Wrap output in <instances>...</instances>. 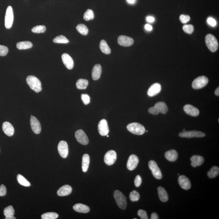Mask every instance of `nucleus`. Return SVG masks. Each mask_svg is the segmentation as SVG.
Listing matches in <instances>:
<instances>
[{"label":"nucleus","mask_w":219,"mask_h":219,"mask_svg":"<svg viewBox=\"0 0 219 219\" xmlns=\"http://www.w3.org/2000/svg\"><path fill=\"white\" fill-rule=\"evenodd\" d=\"M27 82L31 89L36 93L40 92L42 90L41 82L34 76H28L27 78Z\"/></svg>","instance_id":"obj_1"},{"label":"nucleus","mask_w":219,"mask_h":219,"mask_svg":"<svg viewBox=\"0 0 219 219\" xmlns=\"http://www.w3.org/2000/svg\"><path fill=\"white\" fill-rule=\"evenodd\" d=\"M205 43L207 47L212 52H216L218 48V43L216 38L213 34H208L205 37Z\"/></svg>","instance_id":"obj_2"},{"label":"nucleus","mask_w":219,"mask_h":219,"mask_svg":"<svg viewBox=\"0 0 219 219\" xmlns=\"http://www.w3.org/2000/svg\"><path fill=\"white\" fill-rule=\"evenodd\" d=\"M127 128L130 132L136 135H142L145 132V127L138 123H129L127 125Z\"/></svg>","instance_id":"obj_3"},{"label":"nucleus","mask_w":219,"mask_h":219,"mask_svg":"<svg viewBox=\"0 0 219 219\" xmlns=\"http://www.w3.org/2000/svg\"><path fill=\"white\" fill-rule=\"evenodd\" d=\"M114 196L119 208L121 209H125L127 207L126 198L122 192L119 190H116L114 192Z\"/></svg>","instance_id":"obj_4"},{"label":"nucleus","mask_w":219,"mask_h":219,"mask_svg":"<svg viewBox=\"0 0 219 219\" xmlns=\"http://www.w3.org/2000/svg\"><path fill=\"white\" fill-rule=\"evenodd\" d=\"M209 82V80L205 76H201L194 80L192 82V87L193 89H199L206 86Z\"/></svg>","instance_id":"obj_5"},{"label":"nucleus","mask_w":219,"mask_h":219,"mask_svg":"<svg viewBox=\"0 0 219 219\" xmlns=\"http://www.w3.org/2000/svg\"><path fill=\"white\" fill-rule=\"evenodd\" d=\"M14 15L12 8L9 6L7 8L6 11L5 25L6 28L9 29L12 26L14 22Z\"/></svg>","instance_id":"obj_6"},{"label":"nucleus","mask_w":219,"mask_h":219,"mask_svg":"<svg viewBox=\"0 0 219 219\" xmlns=\"http://www.w3.org/2000/svg\"><path fill=\"white\" fill-rule=\"evenodd\" d=\"M149 167L155 178L158 179H161L162 177L161 171L155 161L152 160L150 161L149 162Z\"/></svg>","instance_id":"obj_7"},{"label":"nucleus","mask_w":219,"mask_h":219,"mask_svg":"<svg viewBox=\"0 0 219 219\" xmlns=\"http://www.w3.org/2000/svg\"><path fill=\"white\" fill-rule=\"evenodd\" d=\"M179 136L182 138H192L194 137L201 138L205 136V134L202 132L197 131H183L179 133Z\"/></svg>","instance_id":"obj_8"},{"label":"nucleus","mask_w":219,"mask_h":219,"mask_svg":"<svg viewBox=\"0 0 219 219\" xmlns=\"http://www.w3.org/2000/svg\"><path fill=\"white\" fill-rule=\"evenodd\" d=\"M117 156L116 152L114 150L108 151L104 156V161L108 166L113 165L116 162Z\"/></svg>","instance_id":"obj_9"},{"label":"nucleus","mask_w":219,"mask_h":219,"mask_svg":"<svg viewBox=\"0 0 219 219\" xmlns=\"http://www.w3.org/2000/svg\"><path fill=\"white\" fill-rule=\"evenodd\" d=\"M58 150L59 155L62 158H66L68 155V146L67 143L65 141L59 142L58 146Z\"/></svg>","instance_id":"obj_10"},{"label":"nucleus","mask_w":219,"mask_h":219,"mask_svg":"<svg viewBox=\"0 0 219 219\" xmlns=\"http://www.w3.org/2000/svg\"><path fill=\"white\" fill-rule=\"evenodd\" d=\"M98 129L99 134L102 136L108 135L109 130L106 120L103 119L100 121L98 125Z\"/></svg>","instance_id":"obj_11"},{"label":"nucleus","mask_w":219,"mask_h":219,"mask_svg":"<svg viewBox=\"0 0 219 219\" xmlns=\"http://www.w3.org/2000/svg\"><path fill=\"white\" fill-rule=\"evenodd\" d=\"M139 163V159L135 155H132L127 161V167L129 171H133L136 168Z\"/></svg>","instance_id":"obj_12"},{"label":"nucleus","mask_w":219,"mask_h":219,"mask_svg":"<svg viewBox=\"0 0 219 219\" xmlns=\"http://www.w3.org/2000/svg\"><path fill=\"white\" fill-rule=\"evenodd\" d=\"M75 137L78 142L82 145H87L89 143L87 136L82 129H79L76 132Z\"/></svg>","instance_id":"obj_13"},{"label":"nucleus","mask_w":219,"mask_h":219,"mask_svg":"<svg viewBox=\"0 0 219 219\" xmlns=\"http://www.w3.org/2000/svg\"><path fill=\"white\" fill-rule=\"evenodd\" d=\"M30 124L33 131L36 134H39L41 131V126L40 121L34 116L31 117Z\"/></svg>","instance_id":"obj_14"},{"label":"nucleus","mask_w":219,"mask_h":219,"mask_svg":"<svg viewBox=\"0 0 219 219\" xmlns=\"http://www.w3.org/2000/svg\"><path fill=\"white\" fill-rule=\"evenodd\" d=\"M118 43L121 46L128 47L133 44L134 40L127 36L121 35L118 39Z\"/></svg>","instance_id":"obj_15"},{"label":"nucleus","mask_w":219,"mask_h":219,"mask_svg":"<svg viewBox=\"0 0 219 219\" xmlns=\"http://www.w3.org/2000/svg\"><path fill=\"white\" fill-rule=\"evenodd\" d=\"M178 184L182 189L185 190H189L191 188V182L186 176L181 175L178 178Z\"/></svg>","instance_id":"obj_16"},{"label":"nucleus","mask_w":219,"mask_h":219,"mask_svg":"<svg viewBox=\"0 0 219 219\" xmlns=\"http://www.w3.org/2000/svg\"><path fill=\"white\" fill-rule=\"evenodd\" d=\"M62 60L67 68L71 70L74 66V62L72 58L67 53L63 54L61 57Z\"/></svg>","instance_id":"obj_17"},{"label":"nucleus","mask_w":219,"mask_h":219,"mask_svg":"<svg viewBox=\"0 0 219 219\" xmlns=\"http://www.w3.org/2000/svg\"><path fill=\"white\" fill-rule=\"evenodd\" d=\"M161 86L159 83H154L152 84L149 89L148 91H147V94L149 97H153L159 93L161 90Z\"/></svg>","instance_id":"obj_18"},{"label":"nucleus","mask_w":219,"mask_h":219,"mask_svg":"<svg viewBox=\"0 0 219 219\" xmlns=\"http://www.w3.org/2000/svg\"><path fill=\"white\" fill-rule=\"evenodd\" d=\"M184 109L185 113L191 116H197L199 115L198 109L191 105H186L184 106Z\"/></svg>","instance_id":"obj_19"},{"label":"nucleus","mask_w":219,"mask_h":219,"mask_svg":"<svg viewBox=\"0 0 219 219\" xmlns=\"http://www.w3.org/2000/svg\"><path fill=\"white\" fill-rule=\"evenodd\" d=\"M2 129L5 134L9 136H11L14 135V129L12 125L8 122H5L3 124Z\"/></svg>","instance_id":"obj_20"},{"label":"nucleus","mask_w":219,"mask_h":219,"mask_svg":"<svg viewBox=\"0 0 219 219\" xmlns=\"http://www.w3.org/2000/svg\"><path fill=\"white\" fill-rule=\"evenodd\" d=\"M191 161V166L194 168L201 166L204 163V159L203 157L200 155L192 156L190 158Z\"/></svg>","instance_id":"obj_21"},{"label":"nucleus","mask_w":219,"mask_h":219,"mask_svg":"<svg viewBox=\"0 0 219 219\" xmlns=\"http://www.w3.org/2000/svg\"><path fill=\"white\" fill-rule=\"evenodd\" d=\"M102 68L100 64H96L93 67L92 71V77L94 80H98L100 78Z\"/></svg>","instance_id":"obj_22"},{"label":"nucleus","mask_w":219,"mask_h":219,"mask_svg":"<svg viewBox=\"0 0 219 219\" xmlns=\"http://www.w3.org/2000/svg\"><path fill=\"white\" fill-rule=\"evenodd\" d=\"M72 190V188L70 185H65L59 188L57 194L58 196H68L71 193Z\"/></svg>","instance_id":"obj_23"},{"label":"nucleus","mask_w":219,"mask_h":219,"mask_svg":"<svg viewBox=\"0 0 219 219\" xmlns=\"http://www.w3.org/2000/svg\"><path fill=\"white\" fill-rule=\"evenodd\" d=\"M178 154L177 151L175 150L167 151L165 153V157L169 161H175L178 158Z\"/></svg>","instance_id":"obj_24"},{"label":"nucleus","mask_w":219,"mask_h":219,"mask_svg":"<svg viewBox=\"0 0 219 219\" xmlns=\"http://www.w3.org/2000/svg\"><path fill=\"white\" fill-rule=\"evenodd\" d=\"M154 107L157 109L158 112L162 114H166L168 110L167 105L164 102H158L155 103Z\"/></svg>","instance_id":"obj_25"},{"label":"nucleus","mask_w":219,"mask_h":219,"mask_svg":"<svg viewBox=\"0 0 219 219\" xmlns=\"http://www.w3.org/2000/svg\"><path fill=\"white\" fill-rule=\"evenodd\" d=\"M74 210L80 213H87L90 211V208L85 204L78 203L73 206Z\"/></svg>","instance_id":"obj_26"},{"label":"nucleus","mask_w":219,"mask_h":219,"mask_svg":"<svg viewBox=\"0 0 219 219\" xmlns=\"http://www.w3.org/2000/svg\"><path fill=\"white\" fill-rule=\"evenodd\" d=\"M158 196L159 199L163 202H167L168 200V196L166 190L162 187H159L158 188Z\"/></svg>","instance_id":"obj_27"},{"label":"nucleus","mask_w":219,"mask_h":219,"mask_svg":"<svg viewBox=\"0 0 219 219\" xmlns=\"http://www.w3.org/2000/svg\"><path fill=\"white\" fill-rule=\"evenodd\" d=\"M90 163V157L87 154H84L82 159V170L84 172H86L89 168Z\"/></svg>","instance_id":"obj_28"},{"label":"nucleus","mask_w":219,"mask_h":219,"mask_svg":"<svg viewBox=\"0 0 219 219\" xmlns=\"http://www.w3.org/2000/svg\"><path fill=\"white\" fill-rule=\"evenodd\" d=\"M33 44L29 41H21L18 43L16 47L19 50H26L31 48Z\"/></svg>","instance_id":"obj_29"},{"label":"nucleus","mask_w":219,"mask_h":219,"mask_svg":"<svg viewBox=\"0 0 219 219\" xmlns=\"http://www.w3.org/2000/svg\"><path fill=\"white\" fill-rule=\"evenodd\" d=\"M100 47L103 53L108 54L111 53L110 47L106 42L105 40H101L100 44Z\"/></svg>","instance_id":"obj_30"},{"label":"nucleus","mask_w":219,"mask_h":219,"mask_svg":"<svg viewBox=\"0 0 219 219\" xmlns=\"http://www.w3.org/2000/svg\"><path fill=\"white\" fill-rule=\"evenodd\" d=\"M89 82L87 80L80 79L77 82L76 86L77 89H85L87 87Z\"/></svg>","instance_id":"obj_31"},{"label":"nucleus","mask_w":219,"mask_h":219,"mask_svg":"<svg viewBox=\"0 0 219 219\" xmlns=\"http://www.w3.org/2000/svg\"><path fill=\"white\" fill-rule=\"evenodd\" d=\"M219 174V168L217 166H213L208 172V177L214 178L217 176Z\"/></svg>","instance_id":"obj_32"},{"label":"nucleus","mask_w":219,"mask_h":219,"mask_svg":"<svg viewBox=\"0 0 219 219\" xmlns=\"http://www.w3.org/2000/svg\"><path fill=\"white\" fill-rule=\"evenodd\" d=\"M77 31L82 35H86L89 33L87 27L84 24H79L77 27Z\"/></svg>","instance_id":"obj_33"},{"label":"nucleus","mask_w":219,"mask_h":219,"mask_svg":"<svg viewBox=\"0 0 219 219\" xmlns=\"http://www.w3.org/2000/svg\"><path fill=\"white\" fill-rule=\"evenodd\" d=\"M53 41L55 43L57 44H67L69 42V40L62 35L56 37L53 39Z\"/></svg>","instance_id":"obj_34"},{"label":"nucleus","mask_w":219,"mask_h":219,"mask_svg":"<svg viewBox=\"0 0 219 219\" xmlns=\"http://www.w3.org/2000/svg\"><path fill=\"white\" fill-rule=\"evenodd\" d=\"M17 180L19 184L25 187H29L31 185V184L28 181H27L23 176L21 175H18L17 176Z\"/></svg>","instance_id":"obj_35"},{"label":"nucleus","mask_w":219,"mask_h":219,"mask_svg":"<svg viewBox=\"0 0 219 219\" xmlns=\"http://www.w3.org/2000/svg\"><path fill=\"white\" fill-rule=\"evenodd\" d=\"M15 211L12 206H9L6 208L4 210V215L6 218L14 216Z\"/></svg>","instance_id":"obj_36"},{"label":"nucleus","mask_w":219,"mask_h":219,"mask_svg":"<svg viewBox=\"0 0 219 219\" xmlns=\"http://www.w3.org/2000/svg\"><path fill=\"white\" fill-rule=\"evenodd\" d=\"M59 215L57 213L54 212H47L41 215L42 219H56L57 218Z\"/></svg>","instance_id":"obj_37"},{"label":"nucleus","mask_w":219,"mask_h":219,"mask_svg":"<svg viewBox=\"0 0 219 219\" xmlns=\"http://www.w3.org/2000/svg\"><path fill=\"white\" fill-rule=\"evenodd\" d=\"M83 18L86 21L93 20L94 18V14L93 11L91 9H88L84 13Z\"/></svg>","instance_id":"obj_38"},{"label":"nucleus","mask_w":219,"mask_h":219,"mask_svg":"<svg viewBox=\"0 0 219 219\" xmlns=\"http://www.w3.org/2000/svg\"><path fill=\"white\" fill-rule=\"evenodd\" d=\"M46 29V27L45 26L38 25L33 27L31 31L34 33H44Z\"/></svg>","instance_id":"obj_39"},{"label":"nucleus","mask_w":219,"mask_h":219,"mask_svg":"<svg viewBox=\"0 0 219 219\" xmlns=\"http://www.w3.org/2000/svg\"><path fill=\"white\" fill-rule=\"evenodd\" d=\"M129 197L132 201H137L140 199V194L137 191L134 190L130 193Z\"/></svg>","instance_id":"obj_40"},{"label":"nucleus","mask_w":219,"mask_h":219,"mask_svg":"<svg viewBox=\"0 0 219 219\" xmlns=\"http://www.w3.org/2000/svg\"><path fill=\"white\" fill-rule=\"evenodd\" d=\"M183 29L185 33L191 34L194 31V27L191 25H186L183 26Z\"/></svg>","instance_id":"obj_41"},{"label":"nucleus","mask_w":219,"mask_h":219,"mask_svg":"<svg viewBox=\"0 0 219 219\" xmlns=\"http://www.w3.org/2000/svg\"><path fill=\"white\" fill-rule=\"evenodd\" d=\"M8 48L6 46L0 45V56H5L8 52Z\"/></svg>","instance_id":"obj_42"},{"label":"nucleus","mask_w":219,"mask_h":219,"mask_svg":"<svg viewBox=\"0 0 219 219\" xmlns=\"http://www.w3.org/2000/svg\"><path fill=\"white\" fill-rule=\"evenodd\" d=\"M180 20L182 23L185 24L188 22L190 20V16L188 15H185L182 14L179 17Z\"/></svg>","instance_id":"obj_43"},{"label":"nucleus","mask_w":219,"mask_h":219,"mask_svg":"<svg viewBox=\"0 0 219 219\" xmlns=\"http://www.w3.org/2000/svg\"><path fill=\"white\" fill-rule=\"evenodd\" d=\"M138 215L142 219H148L149 218L147 213L145 211L140 209L138 211Z\"/></svg>","instance_id":"obj_44"},{"label":"nucleus","mask_w":219,"mask_h":219,"mask_svg":"<svg viewBox=\"0 0 219 219\" xmlns=\"http://www.w3.org/2000/svg\"><path fill=\"white\" fill-rule=\"evenodd\" d=\"M81 99L83 103L85 105L89 104L90 102V97L87 94H83L81 95Z\"/></svg>","instance_id":"obj_45"},{"label":"nucleus","mask_w":219,"mask_h":219,"mask_svg":"<svg viewBox=\"0 0 219 219\" xmlns=\"http://www.w3.org/2000/svg\"><path fill=\"white\" fill-rule=\"evenodd\" d=\"M142 182V180L141 177L139 175H138L136 177L135 180H134V184H135V186L136 187H139L141 185Z\"/></svg>","instance_id":"obj_46"},{"label":"nucleus","mask_w":219,"mask_h":219,"mask_svg":"<svg viewBox=\"0 0 219 219\" xmlns=\"http://www.w3.org/2000/svg\"><path fill=\"white\" fill-rule=\"evenodd\" d=\"M207 22L209 25L212 27H215L217 25V22L215 19L212 17H209L207 20Z\"/></svg>","instance_id":"obj_47"},{"label":"nucleus","mask_w":219,"mask_h":219,"mask_svg":"<svg viewBox=\"0 0 219 219\" xmlns=\"http://www.w3.org/2000/svg\"><path fill=\"white\" fill-rule=\"evenodd\" d=\"M7 193V189L5 185H2L0 186V196H5Z\"/></svg>","instance_id":"obj_48"},{"label":"nucleus","mask_w":219,"mask_h":219,"mask_svg":"<svg viewBox=\"0 0 219 219\" xmlns=\"http://www.w3.org/2000/svg\"><path fill=\"white\" fill-rule=\"evenodd\" d=\"M148 111L150 113L153 114V115H157L159 113L158 110H157V109H156L154 106L150 108L149 109Z\"/></svg>","instance_id":"obj_49"},{"label":"nucleus","mask_w":219,"mask_h":219,"mask_svg":"<svg viewBox=\"0 0 219 219\" xmlns=\"http://www.w3.org/2000/svg\"><path fill=\"white\" fill-rule=\"evenodd\" d=\"M146 21H147V22H150V23H153L155 21V18L153 17L149 16L146 18Z\"/></svg>","instance_id":"obj_50"},{"label":"nucleus","mask_w":219,"mask_h":219,"mask_svg":"<svg viewBox=\"0 0 219 219\" xmlns=\"http://www.w3.org/2000/svg\"><path fill=\"white\" fill-rule=\"evenodd\" d=\"M150 218L151 219H159V217L156 213H153L151 215Z\"/></svg>","instance_id":"obj_51"},{"label":"nucleus","mask_w":219,"mask_h":219,"mask_svg":"<svg viewBox=\"0 0 219 219\" xmlns=\"http://www.w3.org/2000/svg\"><path fill=\"white\" fill-rule=\"evenodd\" d=\"M145 29L147 31H151L153 29V27L149 24L145 25Z\"/></svg>","instance_id":"obj_52"},{"label":"nucleus","mask_w":219,"mask_h":219,"mask_svg":"<svg viewBox=\"0 0 219 219\" xmlns=\"http://www.w3.org/2000/svg\"><path fill=\"white\" fill-rule=\"evenodd\" d=\"M126 2L129 4L134 5L136 3L137 0H126Z\"/></svg>","instance_id":"obj_53"},{"label":"nucleus","mask_w":219,"mask_h":219,"mask_svg":"<svg viewBox=\"0 0 219 219\" xmlns=\"http://www.w3.org/2000/svg\"><path fill=\"white\" fill-rule=\"evenodd\" d=\"M215 95H216L217 96H219V87H218L217 88L216 90H215Z\"/></svg>","instance_id":"obj_54"},{"label":"nucleus","mask_w":219,"mask_h":219,"mask_svg":"<svg viewBox=\"0 0 219 219\" xmlns=\"http://www.w3.org/2000/svg\"><path fill=\"white\" fill-rule=\"evenodd\" d=\"M6 219H16V218L15 217H14V216L10 217H9L8 218H5Z\"/></svg>","instance_id":"obj_55"},{"label":"nucleus","mask_w":219,"mask_h":219,"mask_svg":"<svg viewBox=\"0 0 219 219\" xmlns=\"http://www.w3.org/2000/svg\"><path fill=\"white\" fill-rule=\"evenodd\" d=\"M185 131V129H184L183 130V131Z\"/></svg>","instance_id":"obj_56"},{"label":"nucleus","mask_w":219,"mask_h":219,"mask_svg":"<svg viewBox=\"0 0 219 219\" xmlns=\"http://www.w3.org/2000/svg\"><path fill=\"white\" fill-rule=\"evenodd\" d=\"M106 136H107V137H109V136H108V135H107Z\"/></svg>","instance_id":"obj_57"}]
</instances>
